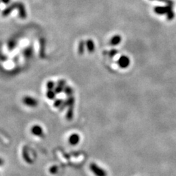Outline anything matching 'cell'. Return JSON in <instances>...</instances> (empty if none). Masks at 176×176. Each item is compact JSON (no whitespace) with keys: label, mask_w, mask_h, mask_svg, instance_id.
Listing matches in <instances>:
<instances>
[{"label":"cell","mask_w":176,"mask_h":176,"mask_svg":"<svg viewBox=\"0 0 176 176\" xmlns=\"http://www.w3.org/2000/svg\"><path fill=\"white\" fill-rule=\"evenodd\" d=\"M18 15H19V17H20L21 19H24V18H26V17H27V11H26L24 5L22 3H21V2L18 3Z\"/></svg>","instance_id":"cell-8"},{"label":"cell","mask_w":176,"mask_h":176,"mask_svg":"<svg viewBox=\"0 0 176 176\" xmlns=\"http://www.w3.org/2000/svg\"><path fill=\"white\" fill-rule=\"evenodd\" d=\"M22 156H23V159H24V161L27 163H29V164L32 163V159L30 158V156L28 153V150H27L26 146L24 147L23 149H22Z\"/></svg>","instance_id":"cell-9"},{"label":"cell","mask_w":176,"mask_h":176,"mask_svg":"<svg viewBox=\"0 0 176 176\" xmlns=\"http://www.w3.org/2000/svg\"><path fill=\"white\" fill-rule=\"evenodd\" d=\"M10 0H2V3L5 4V5H7V4L10 3Z\"/></svg>","instance_id":"cell-27"},{"label":"cell","mask_w":176,"mask_h":176,"mask_svg":"<svg viewBox=\"0 0 176 176\" xmlns=\"http://www.w3.org/2000/svg\"><path fill=\"white\" fill-rule=\"evenodd\" d=\"M86 48L88 52H90V53L95 51V43H94V42L91 39L87 40L86 41Z\"/></svg>","instance_id":"cell-11"},{"label":"cell","mask_w":176,"mask_h":176,"mask_svg":"<svg viewBox=\"0 0 176 176\" xmlns=\"http://www.w3.org/2000/svg\"><path fill=\"white\" fill-rule=\"evenodd\" d=\"M80 137L78 134H72L68 138V142L71 145H77L79 142Z\"/></svg>","instance_id":"cell-7"},{"label":"cell","mask_w":176,"mask_h":176,"mask_svg":"<svg viewBox=\"0 0 176 176\" xmlns=\"http://www.w3.org/2000/svg\"><path fill=\"white\" fill-rule=\"evenodd\" d=\"M67 106H68V103H67L66 100H65V101H63V103H62V106L59 108V110H60V112L62 111V110H64L65 108H66Z\"/></svg>","instance_id":"cell-24"},{"label":"cell","mask_w":176,"mask_h":176,"mask_svg":"<svg viewBox=\"0 0 176 176\" xmlns=\"http://www.w3.org/2000/svg\"><path fill=\"white\" fill-rule=\"evenodd\" d=\"M22 102L24 103L26 106H30V107H36L38 104V102L35 98H32L31 96H25L22 98Z\"/></svg>","instance_id":"cell-2"},{"label":"cell","mask_w":176,"mask_h":176,"mask_svg":"<svg viewBox=\"0 0 176 176\" xmlns=\"http://www.w3.org/2000/svg\"><path fill=\"white\" fill-rule=\"evenodd\" d=\"M118 54V51L117 49H115V48H113V49L110 50L109 52V56H110V57H114V56H115V55H117Z\"/></svg>","instance_id":"cell-20"},{"label":"cell","mask_w":176,"mask_h":176,"mask_svg":"<svg viewBox=\"0 0 176 176\" xmlns=\"http://www.w3.org/2000/svg\"><path fill=\"white\" fill-rule=\"evenodd\" d=\"M56 85H55V83L53 81H48L46 83V89L48 90H54V88L56 87Z\"/></svg>","instance_id":"cell-16"},{"label":"cell","mask_w":176,"mask_h":176,"mask_svg":"<svg viewBox=\"0 0 176 176\" xmlns=\"http://www.w3.org/2000/svg\"><path fill=\"white\" fill-rule=\"evenodd\" d=\"M85 47H86V43H85L84 40H81L80 41L79 44V48H78V52L79 54L80 55L83 54L84 52H85Z\"/></svg>","instance_id":"cell-13"},{"label":"cell","mask_w":176,"mask_h":176,"mask_svg":"<svg viewBox=\"0 0 176 176\" xmlns=\"http://www.w3.org/2000/svg\"><path fill=\"white\" fill-rule=\"evenodd\" d=\"M172 10V5H167L166 7H160L157 6L154 8V11L156 14L163 15L165 13H167L168 12Z\"/></svg>","instance_id":"cell-4"},{"label":"cell","mask_w":176,"mask_h":176,"mask_svg":"<svg viewBox=\"0 0 176 176\" xmlns=\"http://www.w3.org/2000/svg\"><path fill=\"white\" fill-rule=\"evenodd\" d=\"M18 3H19V2H15V3L10 5L9 7H6V8L2 11V16H8V15L11 13V12L13 11V10H15V9H18Z\"/></svg>","instance_id":"cell-5"},{"label":"cell","mask_w":176,"mask_h":176,"mask_svg":"<svg viewBox=\"0 0 176 176\" xmlns=\"http://www.w3.org/2000/svg\"><path fill=\"white\" fill-rule=\"evenodd\" d=\"M158 1L165 2L166 4H167V5H173V1H171V0H158Z\"/></svg>","instance_id":"cell-26"},{"label":"cell","mask_w":176,"mask_h":176,"mask_svg":"<svg viewBox=\"0 0 176 176\" xmlns=\"http://www.w3.org/2000/svg\"><path fill=\"white\" fill-rule=\"evenodd\" d=\"M56 85H58V86L65 88V87L66 86V81L64 79L59 80V81H57V83H56Z\"/></svg>","instance_id":"cell-21"},{"label":"cell","mask_w":176,"mask_h":176,"mask_svg":"<svg viewBox=\"0 0 176 176\" xmlns=\"http://www.w3.org/2000/svg\"><path fill=\"white\" fill-rule=\"evenodd\" d=\"M121 37H120V35H115V36H113L112 38L110 39L109 44L111 46H118L120 44V42H121Z\"/></svg>","instance_id":"cell-10"},{"label":"cell","mask_w":176,"mask_h":176,"mask_svg":"<svg viewBox=\"0 0 176 176\" xmlns=\"http://www.w3.org/2000/svg\"><path fill=\"white\" fill-rule=\"evenodd\" d=\"M1 165H3V159H1Z\"/></svg>","instance_id":"cell-28"},{"label":"cell","mask_w":176,"mask_h":176,"mask_svg":"<svg viewBox=\"0 0 176 176\" xmlns=\"http://www.w3.org/2000/svg\"><path fill=\"white\" fill-rule=\"evenodd\" d=\"M56 94L54 90H48L46 92V97L50 100H54L56 97Z\"/></svg>","instance_id":"cell-15"},{"label":"cell","mask_w":176,"mask_h":176,"mask_svg":"<svg viewBox=\"0 0 176 176\" xmlns=\"http://www.w3.org/2000/svg\"><path fill=\"white\" fill-rule=\"evenodd\" d=\"M90 169L92 173L95 176H107V173L104 169L98 167L95 163H92L90 165Z\"/></svg>","instance_id":"cell-1"},{"label":"cell","mask_w":176,"mask_h":176,"mask_svg":"<svg viewBox=\"0 0 176 176\" xmlns=\"http://www.w3.org/2000/svg\"><path fill=\"white\" fill-rule=\"evenodd\" d=\"M55 91V93H56V94H59V93H61L62 92L64 91V87H62L58 86V85H56V87L54 88V90Z\"/></svg>","instance_id":"cell-23"},{"label":"cell","mask_w":176,"mask_h":176,"mask_svg":"<svg viewBox=\"0 0 176 176\" xmlns=\"http://www.w3.org/2000/svg\"><path fill=\"white\" fill-rule=\"evenodd\" d=\"M63 92L65 93V95H66L68 97L72 96L73 94V88L70 86H68V85H66V86L65 87Z\"/></svg>","instance_id":"cell-14"},{"label":"cell","mask_w":176,"mask_h":176,"mask_svg":"<svg viewBox=\"0 0 176 176\" xmlns=\"http://www.w3.org/2000/svg\"><path fill=\"white\" fill-rule=\"evenodd\" d=\"M73 107L74 106H68V110L66 114V118L68 120H72L73 118Z\"/></svg>","instance_id":"cell-12"},{"label":"cell","mask_w":176,"mask_h":176,"mask_svg":"<svg viewBox=\"0 0 176 176\" xmlns=\"http://www.w3.org/2000/svg\"><path fill=\"white\" fill-rule=\"evenodd\" d=\"M24 55L27 57H30L32 55V48H28L24 51Z\"/></svg>","instance_id":"cell-19"},{"label":"cell","mask_w":176,"mask_h":176,"mask_svg":"<svg viewBox=\"0 0 176 176\" xmlns=\"http://www.w3.org/2000/svg\"><path fill=\"white\" fill-rule=\"evenodd\" d=\"M167 18L168 20H172L173 18H174V13H173V10H170L167 13Z\"/></svg>","instance_id":"cell-25"},{"label":"cell","mask_w":176,"mask_h":176,"mask_svg":"<svg viewBox=\"0 0 176 176\" xmlns=\"http://www.w3.org/2000/svg\"><path fill=\"white\" fill-rule=\"evenodd\" d=\"M57 171H58V168H57L56 166L51 167L49 169V173H51V174H56V173H57Z\"/></svg>","instance_id":"cell-22"},{"label":"cell","mask_w":176,"mask_h":176,"mask_svg":"<svg viewBox=\"0 0 176 176\" xmlns=\"http://www.w3.org/2000/svg\"><path fill=\"white\" fill-rule=\"evenodd\" d=\"M62 103H63V100L61 99V98L56 99V100H54V107H56V108L59 109L60 106H62Z\"/></svg>","instance_id":"cell-17"},{"label":"cell","mask_w":176,"mask_h":176,"mask_svg":"<svg viewBox=\"0 0 176 176\" xmlns=\"http://www.w3.org/2000/svg\"><path fill=\"white\" fill-rule=\"evenodd\" d=\"M118 65L121 68H127L130 65V59L126 55H123L118 59Z\"/></svg>","instance_id":"cell-3"},{"label":"cell","mask_w":176,"mask_h":176,"mask_svg":"<svg viewBox=\"0 0 176 176\" xmlns=\"http://www.w3.org/2000/svg\"><path fill=\"white\" fill-rule=\"evenodd\" d=\"M31 132H32V134H34L35 136H40V137H43V128H42L40 126H38V125L32 127Z\"/></svg>","instance_id":"cell-6"},{"label":"cell","mask_w":176,"mask_h":176,"mask_svg":"<svg viewBox=\"0 0 176 176\" xmlns=\"http://www.w3.org/2000/svg\"><path fill=\"white\" fill-rule=\"evenodd\" d=\"M16 44H17V42L15 40H10L8 43V49L10 50V51H11V50H13L14 48H15Z\"/></svg>","instance_id":"cell-18"}]
</instances>
